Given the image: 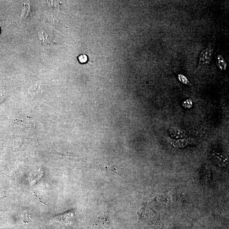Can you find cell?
<instances>
[{"mask_svg": "<svg viewBox=\"0 0 229 229\" xmlns=\"http://www.w3.org/2000/svg\"><path fill=\"white\" fill-rule=\"evenodd\" d=\"M179 78L182 83H185V84H188V83L187 79L185 76H183L182 75H179Z\"/></svg>", "mask_w": 229, "mask_h": 229, "instance_id": "8992f818", "label": "cell"}, {"mask_svg": "<svg viewBox=\"0 0 229 229\" xmlns=\"http://www.w3.org/2000/svg\"><path fill=\"white\" fill-rule=\"evenodd\" d=\"M213 49L211 47L204 49L200 55L199 67H206L210 64L212 59Z\"/></svg>", "mask_w": 229, "mask_h": 229, "instance_id": "6da1fadb", "label": "cell"}, {"mask_svg": "<svg viewBox=\"0 0 229 229\" xmlns=\"http://www.w3.org/2000/svg\"><path fill=\"white\" fill-rule=\"evenodd\" d=\"M77 59L79 62L81 64L86 63L88 61V57L87 55L85 54L79 55Z\"/></svg>", "mask_w": 229, "mask_h": 229, "instance_id": "277c9868", "label": "cell"}, {"mask_svg": "<svg viewBox=\"0 0 229 229\" xmlns=\"http://www.w3.org/2000/svg\"><path fill=\"white\" fill-rule=\"evenodd\" d=\"M169 134L171 137L176 139L180 138L185 136L183 131L176 128H171L169 131Z\"/></svg>", "mask_w": 229, "mask_h": 229, "instance_id": "3957f363", "label": "cell"}, {"mask_svg": "<svg viewBox=\"0 0 229 229\" xmlns=\"http://www.w3.org/2000/svg\"><path fill=\"white\" fill-rule=\"evenodd\" d=\"M75 214L74 210H71L63 214L58 215L56 216L55 219L58 222L63 224H69L71 223V220L74 217Z\"/></svg>", "mask_w": 229, "mask_h": 229, "instance_id": "7a4b0ae2", "label": "cell"}, {"mask_svg": "<svg viewBox=\"0 0 229 229\" xmlns=\"http://www.w3.org/2000/svg\"><path fill=\"white\" fill-rule=\"evenodd\" d=\"M183 106H184L185 108H191L192 106V102L190 100H187L186 101L184 102Z\"/></svg>", "mask_w": 229, "mask_h": 229, "instance_id": "5b68a950", "label": "cell"}]
</instances>
